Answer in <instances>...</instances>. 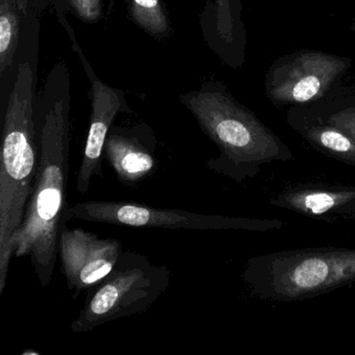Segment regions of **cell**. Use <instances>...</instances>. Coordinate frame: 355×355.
<instances>
[{"mask_svg": "<svg viewBox=\"0 0 355 355\" xmlns=\"http://www.w3.org/2000/svg\"><path fill=\"white\" fill-rule=\"evenodd\" d=\"M40 155L32 196L13 242L14 257H30L43 288L53 279L60 234L67 209L70 151L69 74L58 64L47 78L40 105Z\"/></svg>", "mask_w": 355, "mask_h": 355, "instance_id": "1", "label": "cell"}, {"mask_svg": "<svg viewBox=\"0 0 355 355\" xmlns=\"http://www.w3.org/2000/svg\"><path fill=\"white\" fill-rule=\"evenodd\" d=\"M180 99L219 148V157L207 162L211 171L242 184L263 166L294 161L282 139L221 85L209 83Z\"/></svg>", "mask_w": 355, "mask_h": 355, "instance_id": "2", "label": "cell"}, {"mask_svg": "<svg viewBox=\"0 0 355 355\" xmlns=\"http://www.w3.org/2000/svg\"><path fill=\"white\" fill-rule=\"evenodd\" d=\"M34 73L30 64L18 67L8 103L0 164V296L7 286L13 242L32 196L37 169Z\"/></svg>", "mask_w": 355, "mask_h": 355, "instance_id": "3", "label": "cell"}, {"mask_svg": "<svg viewBox=\"0 0 355 355\" xmlns=\"http://www.w3.org/2000/svg\"><path fill=\"white\" fill-rule=\"evenodd\" d=\"M242 279L261 300H309L355 284V248L311 247L254 255Z\"/></svg>", "mask_w": 355, "mask_h": 355, "instance_id": "4", "label": "cell"}, {"mask_svg": "<svg viewBox=\"0 0 355 355\" xmlns=\"http://www.w3.org/2000/svg\"><path fill=\"white\" fill-rule=\"evenodd\" d=\"M171 272L146 255L122 253L113 271L86 294L84 306L71 324L74 334L92 331L115 320L148 311L168 290Z\"/></svg>", "mask_w": 355, "mask_h": 355, "instance_id": "5", "label": "cell"}, {"mask_svg": "<svg viewBox=\"0 0 355 355\" xmlns=\"http://www.w3.org/2000/svg\"><path fill=\"white\" fill-rule=\"evenodd\" d=\"M68 219L128 227L190 230L273 232L286 227L278 219L205 215L176 209H159L130 201H87L68 207Z\"/></svg>", "mask_w": 355, "mask_h": 355, "instance_id": "6", "label": "cell"}, {"mask_svg": "<svg viewBox=\"0 0 355 355\" xmlns=\"http://www.w3.org/2000/svg\"><path fill=\"white\" fill-rule=\"evenodd\" d=\"M348 69V61L319 51H304L286 58L272 70L267 93L276 105H304L319 101Z\"/></svg>", "mask_w": 355, "mask_h": 355, "instance_id": "7", "label": "cell"}, {"mask_svg": "<svg viewBox=\"0 0 355 355\" xmlns=\"http://www.w3.org/2000/svg\"><path fill=\"white\" fill-rule=\"evenodd\" d=\"M122 253L118 239L101 238L82 228L71 230L65 224L60 234L59 257L73 299L103 282L113 271Z\"/></svg>", "mask_w": 355, "mask_h": 355, "instance_id": "8", "label": "cell"}, {"mask_svg": "<svg viewBox=\"0 0 355 355\" xmlns=\"http://www.w3.org/2000/svg\"><path fill=\"white\" fill-rule=\"evenodd\" d=\"M76 53L80 55L85 71L88 74L92 87V113L90 118V128L83 153L82 163L78 170L76 189L78 192L86 193L90 188L94 176H103V157L107 135L120 113L130 112L128 107L124 93L117 89L105 85L99 80L94 70L87 61L82 49L78 46L73 36Z\"/></svg>", "mask_w": 355, "mask_h": 355, "instance_id": "9", "label": "cell"}, {"mask_svg": "<svg viewBox=\"0 0 355 355\" xmlns=\"http://www.w3.org/2000/svg\"><path fill=\"white\" fill-rule=\"evenodd\" d=\"M270 203L326 223L355 221V187L353 186L299 182L280 191Z\"/></svg>", "mask_w": 355, "mask_h": 355, "instance_id": "10", "label": "cell"}, {"mask_svg": "<svg viewBox=\"0 0 355 355\" xmlns=\"http://www.w3.org/2000/svg\"><path fill=\"white\" fill-rule=\"evenodd\" d=\"M157 141L151 128L142 123L132 128L112 126L103 157L111 164L118 180L134 188L157 171Z\"/></svg>", "mask_w": 355, "mask_h": 355, "instance_id": "11", "label": "cell"}, {"mask_svg": "<svg viewBox=\"0 0 355 355\" xmlns=\"http://www.w3.org/2000/svg\"><path fill=\"white\" fill-rule=\"evenodd\" d=\"M288 121L315 150L355 167V141L348 135L315 116H291Z\"/></svg>", "mask_w": 355, "mask_h": 355, "instance_id": "12", "label": "cell"}, {"mask_svg": "<svg viewBox=\"0 0 355 355\" xmlns=\"http://www.w3.org/2000/svg\"><path fill=\"white\" fill-rule=\"evenodd\" d=\"M30 0H0V76L13 65Z\"/></svg>", "mask_w": 355, "mask_h": 355, "instance_id": "13", "label": "cell"}, {"mask_svg": "<svg viewBox=\"0 0 355 355\" xmlns=\"http://www.w3.org/2000/svg\"><path fill=\"white\" fill-rule=\"evenodd\" d=\"M128 9L134 21L150 36L163 39L171 34L169 17L161 0H128Z\"/></svg>", "mask_w": 355, "mask_h": 355, "instance_id": "14", "label": "cell"}, {"mask_svg": "<svg viewBox=\"0 0 355 355\" xmlns=\"http://www.w3.org/2000/svg\"><path fill=\"white\" fill-rule=\"evenodd\" d=\"M315 117L336 126L355 141V105L331 112L328 115Z\"/></svg>", "mask_w": 355, "mask_h": 355, "instance_id": "15", "label": "cell"}, {"mask_svg": "<svg viewBox=\"0 0 355 355\" xmlns=\"http://www.w3.org/2000/svg\"><path fill=\"white\" fill-rule=\"evenodd\" d=\"M103 0H67L68 5L71 8L73 13L82 21H98L103 15Z\"/></svg>", "mask_w": 355, "mask_h": 355, "instance_id": "16", "label": "cell"}, {"mask_svg": "<svg viewBox=\"0 0 355 355\" xmlns=\"http://www.w3.org/2000/svg\"><path fill=\"white\" fill-rule=\"evenodd\" d=\"M352 30H354V31H355V21H354V24H353V26H352Z\"/></svg>", "mask_w": 355, "mask_h": 355, "instance_id": "17", "label": "cell"}]
</instances>
